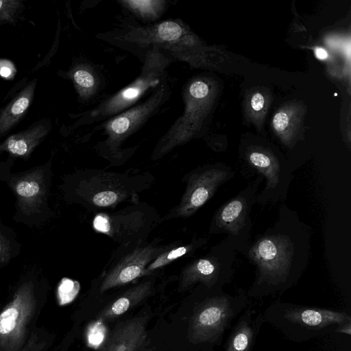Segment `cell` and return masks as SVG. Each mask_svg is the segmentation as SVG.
Returning a JSON list of instances; mask_svg holds the SVG:
<instances>
[{"label": "cell", "instance_id": "cell-1", "mask_svg": "<svg viewBox=\"0 0 351 351\" xmlns=\"http://www.w3.org/2000/svg\"><path fill=\"white\" fill-rule=\"evenodd\" d=\"M309 240L308 228L282 205L275 224L250 245L245 254L256 266L247 296L281 295L295 284L307 265Z\"/></svg>", "mask_w": 351, "mask_h": 351}, {"label": "cell", "instance_id": "cell-2", "mask_svg": "<svg viewBox=\"0 0 351 351\" xmlns=\"http://www.w3.org/2000/svg\"><path fill=\"white\" fill-rule=\"evenodd\" d=\"M154 181L149 171L86 169L75 177V199L89 212L112 211L123 203L138 201L140 194L149 189Z\"/></svg>", "mask_w": 351, "mask_h": 351}, {"label": "cell", "instance_id": "cell-3", "mask_svg": "<svg viewBox=\"0 0 351 351\" xmlns=\"http://www.w3.org/2000/svg\"><path fill=\"white\" fill-rule=\"evenodd\" d=\"M171 95V87L167 80L151 93L144 101L93 128L90 134L102 130L104 138L96 143L95 149L99 156L109 162L108 167H120L134 154L137 147L123 148L122 145L158 112Z\"/></svg>", "mask_w": 351, "mask_h": 351}, {"label": "cell", "instance_id": "cell-4", "mask_svg": "<svg viewBox=\"0 0 351 351\" xmlns=\"http://www.w3.org/2000/svg\"><path fill=\"white\" fill-rule=\"evenodd\" d=\"M206 295L193 308L187 338L195 346H220L233 320L251 304L247 292L239 289L234 294L223 288H207Z\"/></svg>", "mask_w": 351, "mask_h": 351}, {"label": "cell", "instance_id": "cell-5", "mask_svg": "<svg viewBox=\"0 0 351 351\" xmlns=\"http://www.w3.org/2000/svg\"><path fill=\"white\" fill-rule=\"evenodd\" d=\"M96 37L129 51L143 63L146 54L154 48L164 53L195 46V38L180 19L165 20L147 25L123 23L119 27L99 33Z\"/></svg>", "mask_w": 351, "mask_h": 351}, {"label": "cell", "instance_id": "cell-6", "mask_svg": "<svg viewBox=\"0 0 351 351\" xmlns=\"http://www.w3.org/2000/svg\"><path fill=\"white\" fill-rule=\"evenodd\" d=\"M262 313L265 322L294 342L337 332L341 327L351 323V317L344 312L279 300L268 306Z\"/></svg>", "mask_w": 351, "mask_h": 351}, {"label": "cell", "instance_id": "cell-7", "mask_svg": "<svg viewBox=\"0 0 351 351\" xmlns=\"http://www.w3.org/2000/svg\"><path fill=\"white\" fill-rule=\"evenodd\" d=\"M174 61L158 48L149 51L138 76L128 86L95 107L80 113L73 129L102 122L136 105L146 93H152L167 80V68Z\"/></svg>", "mask_w": 351, "mask_h": 351}, {"label": "cell", "instance_id": "cell-8", "mask_svg": "<svg viewBox=\"0 0 351 351\" xmlns=\"http://www.w3.org/2000/svg\"><path fill=\"white\" fill-rule=\"evenodd\" d=\"M162 239L119 245L112 252L93 287L99 294L127 285L143 277L146 266L167 247Z\"/></svg>", "mask_w": 351, "mask_h": 351}, {"label": "cell", "instance_id": "cell-9", "mask_svg": "<svg viewBox=\"0 0 351 351\" xmlns=\"http://www.w3.org/2000/svg\"><path fill=\"white\" fill-rule=\"evenodd\" d=\"M157 210L140 200L117 210L96 213L92 221L94 230L119 245L147 240L160 224Z\"/></svg>", "mask_w": 351, "mask_h": 351}, {"label": "cell", "instance_id": "cell-10", "mask_svg": "<svg viewBox=\"0 0 351 351\" xmlns=\"http://www.w3.org/2000/svg\"><path fill=\"white\" fill-rule=\"evenodd\" d=\"M263 178L258 177L236 196L221 206L215 213L209 226V234H226V239L237 252L244 255L250 244L252 221L250 217L261 183Z\"/></svg>", "mask_w": 351, "mask_h": 351}, {"label": "cell", "instance_id": "cell-11", "mask_svg": "<svg viewBox=\"0 0 351 351\" xmlns=\"http://www.w3.org/2000/svg\"><path fill=\"white\" fill-rule=\"evenodd\" d=\"M236 253L226 239L213 245L206 254L193 259L182 268L178 290L186 291L197 285L223 288L232 279Z\"/></svg>", "mask_w": 351, "mask_h": 351}, {"label": "cell", "instance_id": "cell-12", "mask_svg": "<svg viewBox=\"0 0 351 351\" xmlns=\"http://www.w3.org/2000/svg\"><path fill=\"white\" fill-rule=\"evenodd\" d=\"M234 174L231 169L220 165H204L188 172L182 178L185 183V189L179 203L161 217L160 223L191 217Z\"/></svg>", "mask_w": 351, "mask_h": 351}, {"label": "cell", "instance_id": "cell-13", "mask_svg": "<svg viewBox=\"0 0 351 351\" xmlns=\"http://www.w3.org/2000/svg\"><path fill=\"white\" fill-rule=\"evenodd\" d=\"M208 94V84L203 80L191 81L184 87L182 93L184 113L159 138L151 155L152 160H158L195 137L198 130L199 102Z\"/></svg>", "mask_w": 351, "mask_h": 351}, {"label": "cell", "instance_id": "cell-14", "mask_svg": "<svg viewBox=\"0 0 351 351\" xmlns=\"http://www.w3.org/2000/svg\"><path fill=\"white\" fill-rule=\"evenodd\" d=\"M148 315L119 323L97 351H137L147 338Z\"/></svg>", "mask_w": 351, "mask_h": 351}, {"label": "cell", "instance_id": "cell-15", "mask_svg": "<svg viewBox=\"0 0 351 351\" xmlns=\"http://www.w3.org/2000/svg\"><path fill=\"white\" fill-rule=\"evenodd\" d=\"M263 313L257 312L251 304L239 316L232 328L224 345L223 351H252L263 324Z\"/></svg>", "mask_w": 351, "mask_h": 351}, {"label": "cell", "instance_id": "cell-16", "mask_svg": "<svg viewBox=\"0 0 351 351\" xmlns=\"http://www.w3.org/2000/svg\"><path fill=\"white\" fill-rule=\"evenodd\" d=\"M159 271L141 277L142 280L128 288L109 303L97 315L96 321L104 323L114 319L148 298L155 289Z\"/></svg>", "mask_w": 351, "mask_h": 351}, {"label": "cell", "instance_id": "cell-17", "mask_svg": "<svg viewBox=\"0 0 351 351\" xmlns=\"http://www.w3.org/2000/svg\"><path fill=\"white\" fill-rule=\"evenodd\" d=\"M36 84V78L31 80L0 108V135L8 133L25 117L33 101Z\"/></svg>", "mask_w": 351, "mask_h": 351}, {"label": "cell", "instance_id": "cell-18", "mask_svg": "<svg viewBox=\"0 0 351 351\" xmlns=\"http://www.w3.org/2000/svg\"><path fill=\"white\" fill-rule=\"evenodd\" d=\"M208 242L206 237H193L187 243L176 241L167 243L166 248L146 266L143 276L160 271L179 259L192 256L197 250L206 246Z\"/></svg>", "mask_w": 351, "mask_h": 351}, {"label": "cell", "instance_id": "cell-19", "mask_svg": "<svg viewBox=\"0 0 351 351\" xmlns=\"http://www.w3.org/2000/svg\"><path fill=\"white\" fill-rule=\"evenodd\" d=\"M67 75L82 101H90L100 90L101 77L96 69L89 64L76 63L71 67Z\"/></svg>", "mask_w": 351, "mask_h": 351}, {"label": "cell", "instance_id": "cell-20", "mask_svg": "<svg viewBox=\"0 0 351 351\" xmlns=\"http://www.w3.org/2000/svg\"><path fill=\"white\" fill-rule=\"evenodd\" d=\"M51 128L50 120L45 119L37 121L25 130L10 136L6 141V148L12 154L23 156L27 152L30 142L45 136Z\"/></svg>", "mask_w": 351, "mask_h": 351}, {"label": "cell", "instance_id": "cell-21", "mask_svg": "<svg viewBox=\"0 0 351 351\" xmlns=\"http://www.w3.org/2000/svg\"><path fill=\"white\" fill-rule=\"evenodd\" d=\"M119 3L147 23H153L159 19L168 5L167 1L164 0H120Z\"/></svg>", "mask_w": 351, "mask_h": 351}, {"label": "cell", "instance_id": "cell-22", "mask_svg": "<svg viewBox=\"0 0 351 351\" xmlns=\"http://www.w3.org/2000/svg\"><path fill=\"white\" fill-rule=\"evenodd\" d=\"M23 8L22 1L0 0V25L16 23Z\"/></svg>", "mask_w": 351, "mask_h": 351}, {"label": "cell", "instance_id": "cell-23", "mask_svg": "<svg viewBox=\"0 0 351 351\" xmlns=\"http://www.w3.org/2000/svg\"><path fill=\"white\" fill-rule=\"evenodd\" d=\"M80 286L77 282L63 278L58 287V297L61 305L71 302L78 293Z\"/></svg>", "mask_w": 351, "mask_h": 351}, {"label": "cell", "instance_id": "cell-24", "mask_svg": "<svg viewBox=\"0 0 351 351\" xmlns=\"http://www.w3.org/2000/svg\"><path fill=\"white\" fill-rule=\"evenodd\" d=\"M106 329L104 323L96 321L88 330V341L93 347H99L105 340Z\"/></svg>", "mask_w": 351, "mask_h": 351}, {"label": "cell", "instance_id": "cell-25", "mask_svg": "<svg viewBox=\"0 0 351 351\" xmlns=\"http://www.w3.org/2000/svg\"><path fill=\"white\" fill-rule=\"evenodd\" d=\"M19 315L14 307L7 308L0 315V333L5 335L10 332L15 327Z\"/></svg>", "mask_w": 351, "mask_h": 351}, {"label": "cell", "instance_id": "cell-26", "mask_svg": "<svg viewBox=\"0 0 351 351\" xmlns=\"http://www.w3.org/2000/svg\"><path fill=\"white\" fill-rule=\"evenodd\" d=\"M17 193L23 197H32L39 191V186L35 182H22L16 186Z\"/></svg>", "mask_w": 351, "mask_h": 351}, {"label": "cell", "instance_id": "cell-27", "mask_svg": "<svg viewBox=\"0 0 351 351\" xmlns=\"http://www.w3.org/2000/svg\"><path fill=\"white\" fill-rule=\"evenodd\" d=\"M289 124V117L283 112H278L274 117L273 125L275 130L278 132L285 130Z\"/></svg>", "mask_w": 351, "mask_h": 351}, {"label": "cell", "instance_id": "cell-28", "mask_svg": "<svg viewBox=\"0 0 351 351\" xmlns=\"http://www.w3.org/2000/svg\"><path fill=\"white\" fill-rule=\"evenodd\" d=\"M264 103V97L259 93H255L251 99V106L255 111L261 110L263 108Z\"/></svg>", "mask_w": 351, "mask_h": 351}, {"label": "cell", "instance_id": "cell-29", "mask_svg": "<svg viewBox=\"0 0 351 351\" xmlns=\"http://www.w3.org/2000/svg\"><path fill=\"white\" fill-rule=\"evenodd\" d=\"M12 73L11 67L9 65H2L0 69V75L3 77L10 76Z\"/></svg>", "mask_w": 351, "mask_h": 351}, {"label": "cell", "instance_id": "cell-30", "mask_svg": "<svg viewBox=\"0 0 351 351\" xmlns=\"http://www.w3.org/2000/svg\"><path fill=\"white\" fill-rule=\"evenodd\" d=\"M315 53L316 57L320 60H324L328 57L326 51L322 48H316Z\"/></svg>", "mask_w": 351, "mask_h": 351}, {"label": "cell", "instance_id": "cell-31", "mask_svg": "<svg viewBox=\"0 0 351 351\" xmlns=\"http://www.w3.org/2000/svg\"><path fill=\"white\" fill-rule=\"evenodd\" d=\"M0 250H1V246H0Z\"/></svg>", "mask_w": 351, "mask_h": 351}]
</instances>
